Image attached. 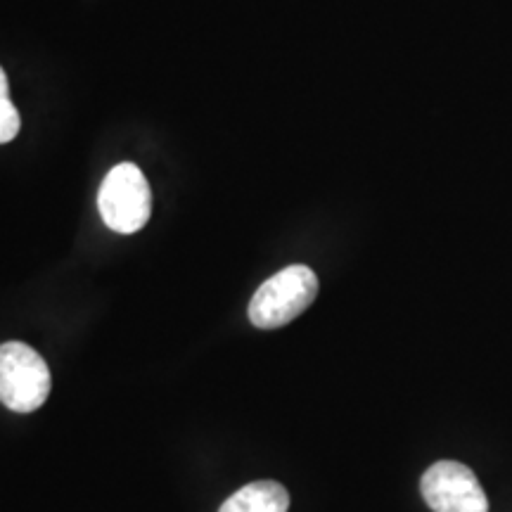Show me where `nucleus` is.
Wrapping results in <instances>:
<instances>
[{"instance_id":"obj_5","label":"nucleus","mask_w":512,"mask_h":512,"mask_svg":"<svg viewBox=\"0 0 512 512\" xmlns=\"http://www.w3.org/2000/svg\"><path fill=\"white\" fill-rule=\"evenodd\" d=\"M290 508V494L283 484L261 479L235 491L219 512H287Z\"/></svg>"},{"instance_id":"obj_6","label":"nucleus","mask_w":512,"mask_h":512,"mask_svg":"<svg viewBox=\"0 0 512 512\" xmlns=\"http://www.w3.org/2000/svg\"><path fill=\"white\" fill-rule=\"evenodd\" d=\"M19 126H22V119H19L17 107L12 105L10 98H3L0 100V145L15 140Z\"/></svg>"},{"instance_id":"obj_4","label":"nucleus","mask_w":512,"mask_h":512,"mask_svg":"<svg viewBox=\"0 0 512 512\" xmlns=\"http://www.w3.org/2000/svg\"><path fill=\"white\" fill-rule=\"evenodd\" d=\"M420 491L434 512H489L475 472L456 460H439L422 475Z\"/></svg>"},{"instance_id":"obj_1","label":"nucleus","mask_w":512,"mask_h":512,"mask_svg":"<svg viewBox=\"0 0 512 512\" xmlns=\"http://www.w3.org/2000/svg\"><path fill=\"white\" fill-rule=\"evenodd\" d=\"M318 297V278L309 266L294 264L268 278L249 302V320L261 330H275L299 318Z\"/></svg>"},{"instance_id":"obj_2","label":"nucleus","mask_w":512,"mask_h":512,"mask_svg":"<svg viewBox=\"0 0 512 512\" xmlns=\"http://www.w3.org/2000/svg\"><path fill=\"white\" fill-rule=\"evenodd\" d=\"M48 363L24 342L0 344V403L15 413H34L48 401Z\"/></svg>"},{"instance_id":"obj_3","label":"nucleus","mask_w":512,"mask_h":512,"mask_svg":"<svg viewBox=\"0 0 512 512\" xmlns=\"http://www.w3.org/2000/svg\"><path fill=\"white\" fill-rule=\"evenodd\" d=\"M102 221L114 233H138L152 214L150 183L136 164L114 166L98 192Z\"/></svg>"},{"instance_id":"obj_7","label":"nucleus","mask_w":512,"mask_h":512,"mask_svg":"<svg viewBox=\"0 0 512 512\" xmlns=\"http://www.w3.org/2000/svg\"><path fill=\"white\" fill-rule=\"evenodd\" d=\"M8 93H10V88H8V76H5L3 67H0V100L8 98Z\"/></svg>"}]
</instances>
